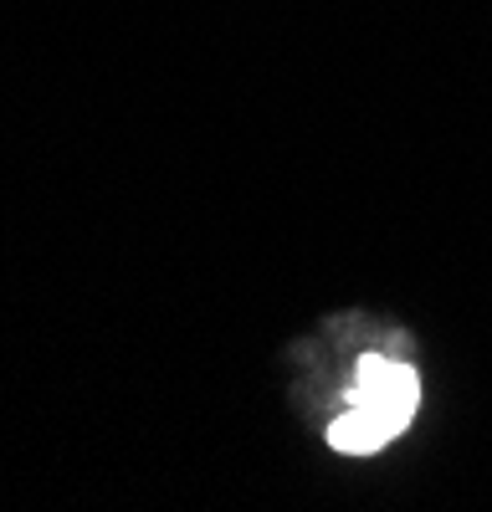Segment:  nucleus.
<instances>
[{"mask_svg": "<svg viewBox=\"0 0 492 512\" xmlns=\"http://www.w3.org/2000/svg\"><path fill=\"white\" fill-rule=\"evenodd\" d=\"M421 405V379L400 359H364L354 374V395L339 410V420L328 425V446L344 456H375L385 451Z\"/></svg>", "mask_w": 492, "mask_h": 512, "instance_id": "f257e3e1", "label": "nucleus"}]
</instances>
